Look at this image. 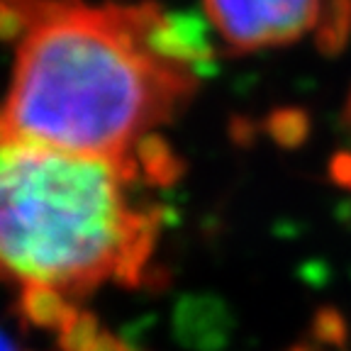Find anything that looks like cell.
Returning <instances> with one entry per match:
<instances>
[{
    "instance_id": "2",
    "label": "cell",
    "mask_w": 351,
    "mask_h": 351,
    "mask_svg": "<svg viewBox=\"0 0 351 351\" xmlns=\"http://www.w3.org/2000/svg\"><path fill=\"white\" fill-rule=\"evenodd\" d=\"M144 178L137 154L108 159L0 137V280L86 298L115 271Z\"/></svg>"
},
{
    "instance_id": "3",
    "label": "cell",
    "mask_w": 351,
    "mask_h": 351,
    "mask_svg": "<svg viewBox=\"0 0 351 351\" xmlns=\"http://www.w3.org/2000/svg\"><path fill=\"white\" fill-rule=\"evenodd\" d=\"M327 0H203L205 20L230 54L300 42L322 22Z\"/></svg>"
},
{
    "instance_id": "12",
    "label": "cell",
    "mask_w": 351,
    "mask_h": 351,
    "mask_svg": "<svg viewBox=\"0 0 351 351\" xmlns=\"http://www.w3.org/2000/svg\"><path fill=\"white\" fill-rule=\"evenodd\" d=\"M0 351H15V346H12V341L8 339L3 332H0Z\"/></svg>"
},
{
    "instance_id": "10",
    "label": "cell",
    "mask_w": 351,
    "mask_h": 351,
    "mask_svg": "<svg viewBox=\"0 0 351 351\" xmlns=\"http://www.w3.org/2000/svg\"><path fill=\"white\" fill-rule=\"evenodd\" d=\"M88 351H127V349L115 335H110V332H100Z\"/></svg>"
},
{
    "instance_id": "1",
    "label": "cell",
    "mask_w": 351,
    "mask_h": 351,
    "mask_svg": "<svg viewBox=\"0 0 351 351\" xmlns=\"http://www.w3.org/2000/svg\"><path fill=\"white\" fill-rule=\"evenodd\" d=\"M154 0H0L12 39L0 137L130 159L197 90L200 73L149 42Z\"/></svg>"
},
{
    "instance_id": "11",
    "label": "cell",
    "mask_w": 351,
    "mask_h": 351,
    "mask_svg": "<svg viewBox=\"0 0 351 351\" xmlns=\"http://www.w3.org/2000/svg\"><path fill=\"white\" fill-rule=\"evenodd\" d=\"M344 125L351 134V95H349V100H346V108H344Z\"/></svg>"
},
{
    "instance_id": "13",
    "label": "cell",
    "mask_w": 351,
    "mask_h": 351,
    "mask_svg": "<svg viewBox=\"0 0 351 351\" xmlns=\"http://www.w3.org/2000/svg\"><path fill=\"white\" fill-rule=\"evenodd\" d=\"M288 351H313L310 346H305V344H298V346H293V349H288Z\"/></svg>"
},
{
    "instance_id": "5",
    "label": "cell",
    "mask_w": 351,
    "mask_h": 351,
    "mask_svg": "<svg viewBox=\"0 0 351 351\" xmlns=\"http://www.w3.org/2000/svg\"><path fill=\"white\" fill-rule=\"evenodd\" d=\"M159 225H161V208H156V205L137 208L132 213L120 254H117L115 271H112V278L122 288H127V291H134L137 285H142L144 274H147L144 266H147L149 256H152L154 247H156Z\"/></svg>"
},
{
    "instance_id": "7",
    "label": "cell",
    "mask_w": 351,
    "mask_h": 351,
    "mask_svg": "<svg viewBox=\"0 0 351 351\" xmlns=\"http://www.w3.org/2000/svg\"><path fill=\"white\" fill-rule=\"evenodd\" d=\"M134 154H137V161H139V166H142L144 181H147L149 186H156V188L173 186V183L183 176V171H186V164L171 152V147L159 137V134L144 139Z\"/></svg>"
},
{
    "instance_id": "8",
    "label": "cell",
    "mask_w": 351,
    "mask_h": 351,
    "mask_svg": "<svg viewBox=\"0 0 351 351\" xmlns=\"http://www.w3.org/2000/svg\"><path fill=\"white\" fill-rule=\"evenodd\" d=\"M98 317L88 310H73V315L66 319L59 332V349L61 351H88L98 337Z\"/></svg>"
},
{
    "instance_id": "6",
    "label": "cell",
    "mask_w": 351,
    "mask_h": 351,
    "mask_svg": "<svg viewBox=\"0 0 351 351\" xmlns=\"http://www.w3.org/2000/svg\"><path fill=\"white\" fill-rule=\"evenodd\" d=\"M76 307L66 300V295L47 283H22L17 298V313L22 327H37L47 332H61L66 319L71 317Z\"/></svg>"
},
{
    "instance_id": "9",
    "label": "cell",
    "mask_w": 351,
    "mask_h": 351,
    "mask_svg": "<svg viewBox=\"0 0 351 351\" xmlns=\"http://www.w3.org/2000/svg\"><path fill=\"white\" fill-rule=\"evenodd\" d=\"M313 335L315 339L324 341V344H335L341 346L346 339V324L344 317H341L337 310H329V307H322L317 315H315L313 322Z\"/></svg>"
},
{
    "instance_id": "4",
    "label": "cell",
    "mask_w": 351,
    "mask_h": 351,
    "mask_svg": "<svg viewBox=\"0 0 351 351\" xmlns=\"http://www.w3.org/2000/svg\"><path fill=\"white\" fill-rule=\"evenodd\" d=\"M234 317L215 293H188L173 310V337L191 351H219L230 341Z\"/></svg>"
}]
</instances>
